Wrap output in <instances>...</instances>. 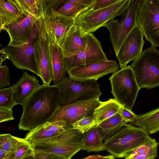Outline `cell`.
Returning a JSON list of instances; mask_svg holds the SVG:
<instances>
[{"label":"cell","mask_w":159,"mask_h":159,"mask_svg":"<svg viewBox=\"0 0 159 159\" xmlns=\"http://www.w3.org/2000/svg\"><path fill=\"white\" fill-rule=\"evenodd\" d=\"M133 0H120L108 6L93 10L90 9L77 16L74 25L85 33L95 32L104 26L108 21L122 15L127 10Z\"/></svg>","instance_id":"4"},{"label":"cell","mask_w":159,"mask_h":159,"mask_svg":"<svg viewBox=\"0 0 159 159\" xmlns=\"http://www.w3.org/2000/svg\"><path fill=\"white\" fill-rule=\"evenodd\" d=\"M39 12L42 16L43 15V7L44 0H35Z\"/></svg>","instance_id":"43"},{"label":"cell","mask_w":159,"mask_h":159,"mask_svg":"<svg viewBox=\"0 0 159 159\" xmlns=\"http://www.w3.org/2000/svg\"><path fill=\"white\" fill-rule=\"evenodd\" d=\"M137 21L146 40L159 47V0H143Z\"/></svg>","instance_id":"10"},{"label":"cell","mask_w":159,"mask_h":159,"mask_svg":"<svg viewBox=\"0 0 159 159\" xmlns=\"http://www.w3.org/2000/svg\"><path fill=\"white\" fill-rule=\"evenodd\" d=\"M85 48L76 54L64 57L67 70L87 64L108 60L101 42L92 33L86 34Z\"/></svg>","instance_id":"12"},{"label":"cell","mask_w":159,"mask_h":159,"mask_svg":"<svg viewBox=\"0 0 159 159\" xmlns=\"http://www.w3.org/2000/svg\"><path fill=\"white\" fill-rule=\"evenodd\" d=\"M115 158V157L113 155H109L108 156H102L99 155H93L89 156L84 158L85 159H114Z\"/></svg>","instance_id":"41"},{"label":"cell","mask_w":159,"mask_h":159,"mask_svg":"<svg viewBox=\"0 0 159 159\" xmlns=\"http://www.w3.org/2000/svg\"><path fill=\"white\" fill-rule=\"evenodd\" d=\"M122 117L127 122H133L136 119L137 115L132 111L122 106L118 112Z\"/></svg>","instance_id":"35"},{"label":"cell","mask_w":159,"mask_h":159,"mask_svg":"<svg viewBox=\"0 0 159 159\" xmlns=\"http://www.w3.org/2000/svg\"><path fill=\"white\" fill-rule=\"evenodd\" d=\"M140 89L159 86V50L152 46L142 52L130 66Z\"/></svg>","instance_id":"5"},{"label":"cell","mask_w":159,"mask_h":159,"mask_svg":"<svg viewBox=\"0 0 159 159\" xmlns=\"http://www.w3.org/2000/svg\"><path fill=\"white\" fill-rule=\"evenodd\" d=\"M0 66H1L2 62L4 61L6 59H8L9 57L7 52L4 48L0 50Z\"/></svg>","instance_id":"42"},{"label":"cell","mask_w":159,"mask_h":159,"mask_svg":"<svg viewBox=\"0 0 159 159\" xmlns=\"http://www.w3.org/2000/svg\"><path fill=\"white\" fill-rule=\"evenodd\" d=\"M159 143L149 137L143 143L126 155V159H154L157 157Z\"/></svg>","instance_id":"24"},{"label":"cell","mask_w":159,"mask_h":159,"mask_svg":"<svg viewBox=\"0 0 159 159\" xmlns=\"http://www.w3.org/2000/svg\"><path fill=\"white\" fill-rule=\"evenodd\" d=\"M15 154V151L0 150V159H14Z\"/></svg>","instance_id":"39"},{"label":"cell","mask_w":159,"mask_h":159,"mask_svg":"<svg viewBox=\"0 0 159 159\" xmlns=\"http://www.w3.org/2000/svg\"><path fill=\"white\" fill-rule=\"evenodd\" d=\"M55 85L59 90L58 106L99 98L102 94L99 84L94 80H78L66 77Z\"/></svg>","instance_id":"6"},{"label":"cell","mask_w":159,"mask_h":159,"mask_svg":"<svg viewBox=\"0 0 159 159\" xmlns=\"http://www.w3.org/2000/svg\"><path fill=\"white\" fill-rule=\"evenodd\" d=\"M14 92L12 86L0 89V107L12 109L16 104L14 99Z\"/></svg>","instance_id":"29"},{"label":"cell","mask_w":159,"mask_h":159,"mask_svg":"<svg viewBox=\"0 0 159 159\" xmlns=\"http://www.w3.org/2000/svg\"><path fill=\"white\" fill-rule=\"evenodd\" d=\"M119 70L118 64L114 60L91 63L69 69L67 72L69 77L78 80H94Z\"/></svg>","instance_id":"14"},{"label":"cell","mask_w":159,"mask_h":159,"mask_svg":"<svg viewBox=\"0 0 159 159\" xmlns=\"http://www.w3.org/2000/svg\"><path fill=\"white\" fill-rule=\"evenodd\" d=\"M25 16L13 4L5 0H0V31L8 25L16 23Z\"/></svg>","instance_id":"21"},{"label":"cell","mask_w":159,"mask_h":159,"mask_svg":"<svg viewBox=\"0 0 159 159\" xmlns=\"http://www.w3.org/2000/svg\"><path fill=\"white\" fill-rule=\"evenodd\" d=\"M150 137L143 129L126 124L104 144L106 150L116 157L124 158Z\"/></svg>","instance_id":"3"},{"label":"cell","mask_w":159,"mask_h":159,"mask_svg":"<svg viewBox=\"0 0 159 159\" xmlns=\"http://www.w3.org/2000/svg\"><path fill=\"white\" fill-rule=\"evenodd\" d=\"M142 31L136 25L126 37L118 53L117 58L120 68L126 66L128 63L137 58L142 52L144 41Z\"/></svg>","instance_id":"16"},{"label":"cell","mask_w":159,"mask_h":159,"mask_svg":"<svg viewBox=\"0 0 159 159\" xmlns=\"http://www.w3.org/2000/svg\"><path fill=\"white\" fill-rule=\"evenodd\" d=\"M120 0H95L93 6L90 8L95 10L105 7L117 2Z\"/></svg>","instance_id":"37"},{"label":"cell","mask_w":159,"mask_h":159,"mask_svg":"<svg viewBox=\"0 0 159 159\" xmlns=\"http://www.w3.org/2000/svg\"><path fill=\"white\" fill-rule=\"evenodd\" d=\"M40 85L37 78L23 71L18 82L12 86L14 92V99L16 104L22 105L26 98Z\"/></svg>","instance_id":"19"},{"label":"cell","mask_w":159,"mask_h":159,"mask_svg":"<svg viewBox=\"0 0 159 159\" xmlns=\"http://www.w3.org/2000/svg\"><path fill=\"white\" fill-rule=\"evenodd\" d=\"M130 125L143 129L149 134L157 132L159 131V107L137 115L136 120Z\"/></svg>","instance_id":"23"},{"label":"cell","mask_w":159,"mask_h":159,"mask_svg":"<svg viewBox=\"0 0 159 159\" xmlns=\"http://www.w3.org/2000/svg\"><path fill=\"white\" fill-rule=\"evenodd\" d=\"M86 34L74 25L63 36L58 45L64 57L76 54L85 48Z\"/></svg>","instance_id":"18"},{"label":"cell","mask_w":159,"mask_h":159,"mask_svg":"<svg viewBox=\"0 0 159 159\" xmlns=\"http://www.w3.org/2000/svg\"><path fill=\"white\" fill-rule=\"evenodd\" d=\"M37 20L33 33L27 43L16 45L8 44L4 48L8 54V60L16 68L28 70L40 77L34 46L38 34Z\"/></svg>","instance_id":"9"},{"label":"cell","mask_w":159,"mask_h":159,"mask_svg":"<svg viewBox=\"0 0 159 159\" xmlns=\"http://www.w3.org/2000/svg\"><path fill=\"white\" fill-rule=\"evenodd\" d=\"M64 2V0H44L43 15L49 14L52 10L57 11Z\"/></svg>","instance_id":"34"},{"label":"cell","mask_w":159,"mask_h":159,"mask_svg":"<svg viewBox=\"0 0 159 159\" xmlns=\"http://www.w3.org/2000/svg\"><path fill=\"white\" fill-rule=\"evenodd\" d=\"M109 79L114 99L122 106L132 111L140 89L132 68L127 66L122 68Z\"/></svg>","instance_id":"7"},{"label":"cell","mask_w":159,"mask_h":159,"mask_svg":"<svg viewBox=\"0 0 159 159\" xmlns=\"http://www.w3.org/2000/svg\"><path fill=\"white\" fill-rule=\"evenodd\" d=\"M90 8L89 6L80 3L66 1L57 11L64 16L75 20L79 15Z\"/></svg>","instance_id":"27"},{"label":"cell","mask_w":159,"mask_h":159,"mask_svg":"<svg viewBox=\"0 0 159 159\" xmlns=\"http://www.w3.org/2000/svg\"><path fill=\"white\" fill-rule=\"evenodd\" d=\"M10 2L15 5L20 11V9L17 3V0H5Z\"/></svg>","instance_id":"44"},{"label":"cell","mask_w":159,"mask_h":159,"mask_svg":"<svg viewBox=\"0 0 159 159\" xmlns=\"http://www.w3.org/2000/svg\"><path fill=\"white\" fill-rule=\"evenodd\" d=\"M17 137L9 134L0 135V150L4 151H15Z\"/></svg>","instance_id":"32"},{"label":"cell","mask_w":159,"mask_h":159,"mask_svg":"<svg viewBox=\"0 0 159 159\" xmlns=\"http://www.w3.org/2000/svg\"><path fill=\"white\" fill-rule=\"evenodd\" d=\"M143 0H133L129 7L119 20L113 19L104 25L109 30L111 44L116 57L125 39L137 25V16Z\"/></svg>","instance_id":"8"},{"label":"cell","mask_w":159,"mask_h":159,"mask_svg":"<svg viewBox=\"0 0 159 159\" xmlns=\"http://www.w3.org/2000/svg\"><path fill=\"white\" fill-rule=\"evenodd\" d=\"M17 3L20 11L25 16L30 14L42 16L35 0H17Z\"/></svg>","instance_id":"30"},{"label":"cell","mask_w":159,"mask_h":159,"mask_svg":"<svg viewBox=\"0 0 159 159\" xmlns=\"http://www.w3.org/2000/svg\"><path fill=\"white\" fill-rule=\"evenodd\" d=\"M10 73L7 65L0 66V88L10 86Z\"/></svg>","instance_id":"33"},{"label":"cell","mask_w":159,"mask_h":159,"mask_svg":"<svg viewBox=\"0 0 159 159\" xmlns=\"http://www.w3.org/2000/svg\"><path fill=\"white\" fill-rule=\"evenodd\" d=\"M67 129L64 120L48 121L30 131L25 139L29 142L44 139L56 135Z\"/></svg>","instance_id":"20"},{"label":"cell","mask_w":159,"mask_h":159,"mask_svg":"<svg viewBox=\"0 0 159 159\" xmlns=\"http://www.w3.org/2000/svg\"><path fill=\"white\" fill-rule=\"evenodd\" d=\"M34 159H60L57 156L46 152L34 151Z\"/></svg>","instance_id":"38"},{"label":"cell","mask_w":159,"mask_h":159,"mask_svg":"<svg viewBox=\"0 0 159 159\" xmlns=\"http://www.w3.org/2000/svg\"><path fill=\"white\" fill-rule=\"evenodd\" d=\"M97 125L93 116H85L74 123L72 127L83 134Z\"/></svg>","instance_id":"31"},{"label":"cell","mask_w":159,"mask_h":159,"mask_svg":"<svg viewBox=\"0 0 159 159\" xmlns=\"http://www.w3.org/2000/svg\"><path fill=\"white\" fill-rule=\"evenodd\" d=\"M95 0H64V2L70 1L80 3L89 6L90 8L93 6Z\"/></svg>","instance_id":"40"},{"label":"cell","mask_w":159,"mask_h":159,"mask_svg":"<svg viewBox=\"0 0 159 159\" xmlns=\"http://www.w3.org/2000/svg\"><path fill=\"white\" fill-rule=\"evenodd\" d=\"M100 130L96 125L82 134L81 149L87 152H97L106 149Z\"/></svg>","instance_id":"22"},{"label":"cell","mask_w":159,"mask_h":159,"mask_svg":"<svg viewBox=\"0 0 159 159\" xmlns=\"http://www.w3.org/2000/svg\"><path fill=\"white\" fill-rule=\"evenodd\" d=\"M39 19L37 20L38 34L34 44V48L40 73L39 77L43 84L50 85L52 81V70L48 40L46 32L39 23Z\"/></svg>","instance_id":"13"},{"label":"cell","mask_w":159,"mask_h":159,"mask_svg":"<svg viewBox=\"0 0 159 159\" xmlns=\"http://www.w3.org/2000/svg\"><path fill=\"white\" fill-rule=\"evenodd\" d=\"M14 119L12 109L0 107V122L7 121Z\"/></svg>","instance_id":"36"},{"label":"cell","mask_w":159,"mask_h":159,"mask_svg":"<svg viewBox=\"0 0 159 159\" xmlns=\"http://www.w3.org/2000/svg\"><path fill=\"white\" fill-rule=\"evenodd\" d=\"M127 123L117 113L105 120L97 126L100 129L103 140L105 141Z\"/></svg>","instance_id":"25"},{"label":"cell","mask_w":159,"mask_h":159,"mask_svg":"<svg viewBox=\"0 0 159 159\" xmlns=\"http://www.w3.org/2000/svg\"><path fill=\"white\" fill-rule=\"evenodd\" d=\"M40 17L30 14L18 22L5 26L3 30L8 33L10 39L8 44L16 45L27 43L33 33L36 22Z\"/></svg>","instance_id":"17"},{"label":"cell","mask_w":159,"mask_h":159,"mask_svg":"<svg viewBox=\"0 0 159 159\" xmlns=\"http://www.w3.org/2000/svg\"><path fill=\"white\" fill-rule=\"evenodd\" d=\"M122 106L115 99H110L95 108L93 114L97 125L114 114L118 113Z\"/></svg>","instance_id":"26"},{"label":"cell","mask_w":159,"mask_h":159,"mask_svg":"<svg viewBox=\"0 0 159 159\" xmlns=\"http://www.w3.org/2000/svg\"><path fill=\"white\" fill-rule=\"evenodd\" d=\"M82 134L73 127L48 138L30 142L34 151L50 153L60 159H70L81 149Z\"/></svg>","instance_id":"2"},{"label":"cell","mask_w":159,"mask_h":159,"mask_svg":"<svg viewBox=\"0 0 159 159\" xmlns=\"http://www.w3.org/2000/svg\"><path fill=\"white\" fill-rule=\"evenodd\" d=\"M39 20L47 34L52 70V81L55 85L66 77L67 69L62 50L56 41L52 30L44 18L41 17L39 19Z\"/></svg>","instance_id":"15"},{"label":"cell","mask_w":159,"mask_h":159,"mask_svg":"<svg viewBox=\"0 0 159 159\" xmlns=\"http://www.w3.org/2000/svg\"><path fill=\"white\" fill-rule=\"evenodd\" d=\"M59 96L55 85H41L22 104L19 129L30 131L48 121L58 106Z\"/></svg>","instance_id":"1"},{"label":"cell","mask_w":159,"mask_h":159,"mask_svg":"<svg viewBox=\"0 0 159 159\" xmlns=\"http://www.w3.org/2000/svg\"><path fill=\"white\" fill-rule=\"evenodd\" d=\"M101 102L99 98H94L58 106L49 121L63 120L68 129L72 128L74 123L82 117L93 116L94 109Z\"/></svg>","instance_id":"11"},{"label":"cell","mask_w":159,"mask_h":159,"mask_svg":"<svg viewBox=\"0 0 159 159\" xmlns=\"http://www.w3.org/2000/svg\"><path fill=\"white\" fill-rule=\"evenodd\" d=\"M34 150L26 139L17 137L14 159H34Z\"/></svg>","instance_id":"28"}]
</instances>
